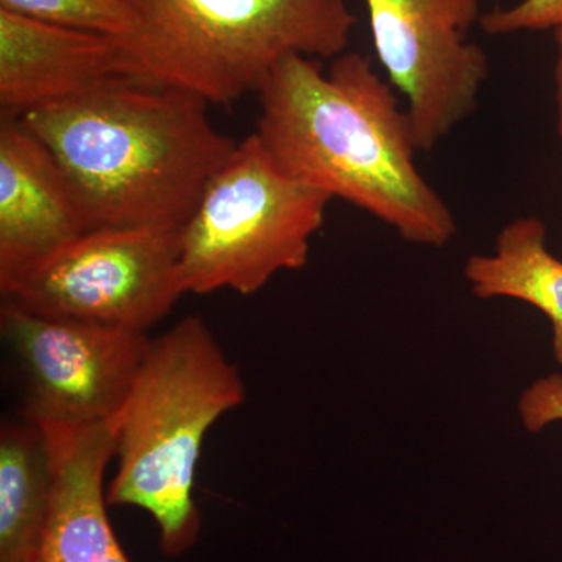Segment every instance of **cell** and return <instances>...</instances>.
Here are the masks:
<instances>
[{"mask_svg": "<svg viewBox=\"0 0 562 562\" xmlns=\"http://www.w3.org/2000/svg\"><path fill=\"white\" fill-rule=\"evenodd\" d=\"M517 409L525 430L530 432L542 431L554 422H562L561 373H550L532 382L520 394Z\"/></svg>", "mask_w": 562, "mask_h": 562, "instance_id": "2e32d148", "label": "cell"}, {"mask_svg": "<svg viewBox=\"0 0 562 562\" xmlns=\"http://www.w3.org/2000/svg\"><path fill=\"white\" fill-rule=\"evenodd\" d=\"M464 277L482 301L513 299L539 310L552 325L553 357L562 366V260L547 246V225L539 217L508 222L492 254L469 258Z\"/></svg>", "mask_w": 562, "mask_h": 562, "instance_id": "7c38bea8", "label": "cell"}, {"mask_svg": "<svg viewBox=\"0 0 562 562\" xmlns=\"http://www.w3.org/2000/svg\"><path fill=\"white\" fill-rule=\"evenodd\" d=\"M0 331L24 373L22 417L60 427L114 420L151 342L147 331L50 319L9 302Z\"/></svg>", "mask_w": 562, "mask_h": 562, "instance_id": "52a82bcc", "label": "cell"}, {"mask_svg": "<svg viewBox=\"0 0 562 562\" xmlns=\"http://www.w3.org/2000/svg\"><path fill=\"white\" fill-rule=\"evenodd\" d=\"M244 402L238 366L201 317H184L151 339L131 395L113 420L117 469L106 503L149 513L166 557H180L198 542L202 516L194 486L203 439Z\"/></svg>", "mask_w": 562, "mask_h": 562, "instance_id": "3957f363", "label": "cell"}, {"mask_svg": "<svg viewBox=\"0 0 562 562\" xmlns=\"http://www.w3.org/2000/svg\"><path fill=\"white\" fill-rule=\"evenodd\" d=\"M124 77L133 79L122 41L0 9V117H22Z\"/></svg>", "mask_w": 562, "mask_h": 562, "instance_id": "9c48e42d", "label": "cell"}, {"mask_svg": "<svg viewBox=\"0 0 562 562\" xmlns=\"http://www.w3.org/2000/svg\"><path fill=\"white\" fill-rule=\"evenodd\" d=\"M209 106L124 77L20 120L61 166L92 231L181 232L238 146Z\"/></svg>", "mask_w": 562, "mask_h": 562, "instance_id": "7a4b0ae2", "label": "cell"}, {"mask_svg": "<svg viewBox=\"0 0 562 562\" xmlns=\"http://www.w3.org/2000/svg\"><path fill=\"white\" fill-rule=\"evenodd\" d=\"M258 138L277 165L328 198L390 225L405 241L443 247L457 220L416 165L413 125L394 88L357 52L288 55L257 91Z\"/></svg>", "mask_w": 562, "mask_h": 562, "instance_id": "6da1fadb", "label": "cell"}, {"mask_svg": "<svg viewBox=\"0 0 562 562\" xmlns=\"http://www.w3.org/2000/svg\"><path fill=\"white\" fill-rule=\"evenodd\" d=\"M90 231L46 144L20 117H0V283Z\"/></svg>", "mask_w": 562, "mask_h": 562, "instance_id": "30bf717a", "label": "cell"}, {"mask_svg": "<svg viewBox=\"0 0 562 562\" xmlns=\"http://www.w3.org/2000/svg\"><path fill=\"white\" fill-rule=\"evenodd\" d=\"M124 44L133 79L231 105L288 55L336 58L349 46L347 0H138Z\"/></svg>", "mask_w": 562, "mask_h": 562, "instance_id": "277c9868", "label": "cell"}, {"mask_svg": "<svg viewBox=\"0 0 562 562\" xmlns=\"http://www.w3.org/2000/svg\"><path fill=\"white\" fill-rule=\"evenodd\" d=\"M331 198L283 171L257 133L238 143L180 232L183 294L250 295L308 262Z\"/></svg>", "mask_w": 562, "mask_h": 562, "instance_id": "5b68a950", "label": "cell"}, {"mask_svg": "<svg viewBox=\"0 0 562 562\" xmlns=\"http://www.w3.org/2000/svg\"><path fill=\"white\" fill-rule=\"evenodd\" d=\"M22 419L0 427V562H32L54 501L46 436L38 425Z\"/></svg>", "mask_w": 562, "mask_h": 562, "instance_id": "4fadbf2b", "label": "cell"}, {"mask_svg": "<svg viewBox=\"0 0 562 562\" xmlns=\"http://www.w3.org/2000/svg\"><path fill=\"white\" fill-rule=\"evenodd\" d=\"M38 427L49 447L55 487L49 522L32 562H132L106 512L113 420L87 427Z\"/></svg>", "mask_w": 562, "mask_h": 562, "instance_id": "8fae6325", "label": "cell"}, {"mask_svg": "<svg viewBox=\"0 0 562 562\" xmlns=\"http://www.w3.org/2000/svg\"><path fill=\"white\" fill-rule=\"evenodd\" d=\"M180 232L94 228L0 283L2 302L50 319L147 331L183 294Z\"/></svg>", "mask_w": 562, "mask_h": 562, "instance_id": "8992f818", "label": "cell"}, {"mask_svg": "<svg viewBox=\"0 0 562 562\" xmlns=\"http://www.w3.org/2000/svg\"><path fill=\"white\" fill-rule=\"evenodd\" d=\"M376 57L406 99L417 149H435L479 103L486 52L469 41L479 0H364Z\"/></svg>", "mask_w": 562, "mask_h": 562, "instance_id": "ba28073f", "label": "cell"}, {"mask_svg": "<svg viewBox=\"0 0 562 562\" xmlns=\"http://www.w3.org/2000/svg\"><path fill=\"white\" fill-rule=\"evenodd\" d=\"M557 63H554V87H557V131L562 138V29L554 31Z\"/></svg>", "mask_w": 562, "mask_h": 562, "instance_id": "e0dca14e", "label": "cell"}, {"mask_svg": "<svg viewBox=\"0 0 562 562\" xmlns=\"http://www.w3.org/2000/svg\"><path fill=\"white\" fill-rule=\"evenodd\" d=\"M480 25L490 35H512L517 32L560 31L562 0H522L509 9L484 13Z\"/></svg>", "mask_w": 562, "mask_h": 562, "instance_id": "9a60e30c", "label": "cell"}, {"mask_svg": "<svg viewBox=\"0 0 562 562\" xmlns=\"http://www.w3.org/2000/svg\"><path fill=\"white\" fill-rule=\"evenodd\" d=\"M0 9L127 43L139 31L138 0H0Z\"/></svg>", "mask_w": 562, "mask_h": 562, "instance_id": "5bb4252c", "label": "cell"}]
</instances>
